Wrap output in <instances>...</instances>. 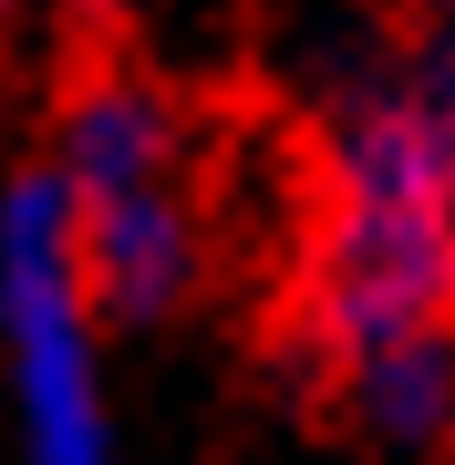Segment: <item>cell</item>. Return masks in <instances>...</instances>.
Listing matches in <instances>:
<instances>
[{"instance_id": "6da1fadb", "label": "cell", "mask_w": 455, "mask_h": 465, "mask_svg": "<svg viewBox=\"0 0 455 465\" xmlns=\"http://www.w3.org/2000/svg\"><path fill=\"white\" fill-rule=\"evenodd\" d=\"M301 321L321 362L455 321V114L424 94L404 42H362L331 63Z\"/></svg>"}, {"instance_id": "52a82bcc", "label": "cell", "mask_w": 455, "mask_h": 465, "mask_svg": "<svg viewBox=\"0 0 455 465\" xmlns=\"http://www.w3.org/2000/svg\"><path fill=\"white\" fill-rule=\"evenodd\" d=\"M63 11H73V21H114L124 0H63Z\"/></svg>"}, {"instance_id": "ba28073f", "label": "cell", "mask_w": 455, "mask_h": 465, "mask_svg": "<svg viewBox=\"0 0 455 465\" xmlns=\"http://www.w3.org/2000/svg\"><path fill=\"white\" fill-rule=\"evenodd\" d=\"M21 11H32V0H0V21H21Z\"/></svg>"}, {"instance_id": "7a4b0ae2", "label": "cell", "mask_w": 455, "mask_h": 465, "mask_svg": "<svg viewBox=\"0 0 455 465\" xmlns=\"http://www.w3.org/2000/svg\"><path fill=\"white\" fill-rule=\"evenodd\" d=\"M0 382L21 465H124L104 393V311L84 290L73 197L52 166L0 186Z\"/></svg>"}, {"instance_id": "277c9868", "label": "cell", "mask_w": 455, "mask_h": 465, "mask_svg": "<svg viewBox=\"0 0 455 465\" xmlns=\"http://www.w3.org/2000/svg\"><path fill=\"white\" fill-rule=\"evenodd\" d=\"M331 393H341V424L383 465H445L455 455V321L341 351Z\"/></svg>"}, {"instance_id": "3957f363", "label": "cell", "mask_w": 455, "mask_h": 465, "mask_svg": "<svg viewBox=\"0 0 455 465\" xmlns=\"http://www.w3.org/2000/svg\"><path fill=\"white\" fill-rule=\"evenodd\" d=\"M73 249H84V290L104 321H124V331H155V321H176L186 300L207 280V228L197 207H186V186H124V197H94L73 207Z\"/></svg>"}, {"instance_id": "8992f818", "label": "cell", "mask_w": 455, "mask_h": 465, "mask_svg": "<svg viewBox=\"0 0 455 465\" xmlns=\"http://www.w3.org/2000/svg\"><path fill=\"white\" fill-rule=\"evenodd\" d=\"M393 42H404V63L424 73V94L455 114V0H404V32Z\"/></svg>"}, {"instance_id": "5b68a950", "label": "cell", "mask_w": 455, "mask_h": 465, "mask_svg": "<svg viewBox=\"0 0 455 465\" xmlns=\"http://www.w3.org/2000/svg\"><path fill=\"white\" fill-rule=\"evenodd\" d=\"M52 176H63L73 207L124 197V186H166L176 176V104L145 73H84L63 94V124H52Z\"/></svg>"}]
</instances>
